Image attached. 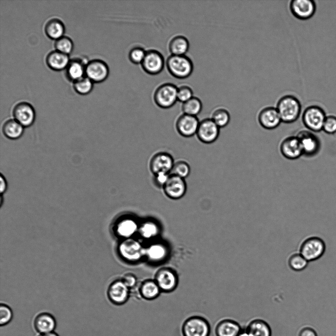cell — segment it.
Listing matches in <instances>:
<instances>
[{
	"instance_id": "25",
	"label": "cell",
	"mask_w": 336,
	"mask_h": 336,
	"mask_svg": "<svg viewBox=\"0 0 336 336\" xmlns=\"http://www.w3.org/2000/svg\"><path fill=\"white\" fill-rule=\"evenodd\" d=\"M251 336H271L270 326L265 321L255 319L251 321L245 327Z\"/></svg>"
},
{
	"instance_id": "18",
	"label": "cell",
	"mask_w": 336,
	"mask_h": 336,
	"mask_svg": "<svg viewBox=\"0 0 336 336\" xmlns=\"http://www.w3.org/2000/svg\"><path fill=\"white\" fill-rule=\"evenodd\" d=\"M258 120L262 127L268 130L276 128L282 122L277 109L274 107L262 109L258 114Z\"/></svg>"
},
{
	"instance_id": "44",
	"label": "cell",
	"mask_w": 336,
	"mask_h": 336,
	"mask_svg": "<svg viewBox=\"0 0 336 336\" xmlns=\"http://www.w3.org/2000/svg\"><path fill=\"white\" fill-rule=\"evenodd\" d=\"M122 280L128 288L134 286L137 281L136 277L130 274L125 275Z\"/></svg>"
},
{
	"instance_id": "14",
	"label": "cell",
	"mask_w": 336,
	"mask_h": 336,
	"mask_svg": "<svg viewBox=\"0 0 336 336\" xmlns=\"http://www.w3.org/2000/svg\"><path fill=\"white\" fill-rule=\"evenodd\" d=\"M166 195L172 199H179L186 193V183L184 179L170 174L163 187Z\"/></svg>"
},
{
	"instance_id": "10",
	"label": "cell",
	"mask_w": 336,
	"mask_h": 336,
	"mask_svg": "<svg viewBox=\"0 0 336 336\" xmlns=\"http://www.w3.org/2000/svg\"><path fill=\"white\" fill-rule=\"evenodd\" d=\"M109 74L107 63L99 59H94L87 63L85 74L93 82L100 83L105 80Z\"/></svg>"
},
{
	"instance_id": "5",
	"label": "cell",
	"mask_w": 336,
	"mask_h": 336,
	"mask_svg": "<svg viewBox=\"0 0 336 336\" xmlns=\"http://www.w3.org/2000/svg\"><path fill=\"white\" fill-rule=\"evenodd\" d=\"M183 336H209L211 327L205 318L192 316L187 318L182 328Z\"/></svg>"
},
{
	"instance_id": "3",
	"label": "cell",
	"mask_w": 336,
	"mask_h": 336,
	"mask_svg": "<svg viewBox=\"0 0 336 336\" xmlns=\"http://www.w3.org/2000/svg\"><path fill=\"white\" fill-rule=\"evenodd\" d=\"M326 251L324 240L317 236L306 238L302 243L300 253L308 261H314L320 258Z\"/></svg>"
},
{
	"instance_id": "13",
	"label": "cell",
	"mask_w": 336,
	"mask_h": 336,
	"mask_svg": "<svg viewBox=\"0 0 336 336\" xmlns=\"http://www.w3.org/2000/svg\"><path fill=\"white\" fill-rule=\"evenodd\" d=\"M15 120L23 127H29L35 120V113L32 106L27 102H20L13 109Z\"/></svg>"
},
{
	"instance_id": "1",
	"label": "cell",
	"mask_w": 336,
	"mask_h": 336,
	"mask_svg": "<svg viewBox=\"0 0 336 336\" xmlns=\"http://www.w3.org/2000/svg\"><path fill=\"white\" fill-rule=\"evenodd\" d=\"M276 108L282 122L290 123L295 122L299 117L302 106L299 100L292 95H285L278 101Z\"/></svg>"
},
{
	"instance_id": "12",
	"label": "cell",
	"mask_w": 336,
	"mask_h": 336,
	"mask_svg": "<svg viewBox=\"0 0 336 336\" xmlns=\"http://www.w3.org/2000/svg\"><path fill=\"white\" fill-rule=\"evenodd\" d=\"M289 8L293 15L298 19L307 20L314 14L316 6L312 0H293L289 4Z\"/></svg>"
},
{
	"instance_id": "6",
	"label": "cell",
	"mask_w": 336,
	"mask_h": 336,
	"mask_svg": "<svg viewBox=\"0 0 336 336\" xmlns=\"http://www.w3.org/2000/svg\"><path fill=\"white\" fill-rule=\"evenodd\" d=\"M177 91L178 87L173 84L167 83L160 85L153 94L155 104L163 109L172 107L178 100Z\"/></svg>"
},
{
	"instance_id": "31",
	"label": "cell",
	"mask_w": 336,
	"mask_h": 336,
	"mask_svg": "<svg viewBox=\"0 0 336 336\" xmlns=\"http://www.w3.org/2000/svg\"><path fill=\"white\" fill-rule=\"evenodd\" d=\"M202 106L201 100L197 97L193 96L183 103L182 109L183 114L196 116L201 112Z\"/></svg>"
},
{
	"instance_id": "35",
	"label": "cell",
	"mask_w": 336,
	"mask_h": 336,
	"mask_svg": "<svg viewBox=\"0 0 336 336\" xmlns=\"http://www.w3.org/2000/svg\"><path fill=\"white\" fill-rule=\"evenodd\" d=\"M93 87V82L87 76L74 81L73 88L78 93L85 95L90 92Z\"/></svg>"
},
{
	"instance_id": "37",
	"label": "cell",
	"mask_w": 336,
	"mask_h": 336,
	"mask_svg": "<svg viewBox=\"0 0 336 336\" xmlns=\"http://www.w3.org/2000/svg\"><path fill=\"white\" fill-rule=\"evenodd\" d=\"M190 172L189 164L185 161L179 160L174 162L170 174L185 179L189 176Z\"/></svg>"
},
{
	"instance_id": "20",
	"label": "cell",
	"mask_w": 336,
	"mask_h": 336,
	"mask_svg": "<svg viewBox=\"0 0 336 336\" xmlns=\"http://www.w3.org/2000/svg\"><path fill=\"white\" fill-rule=\"evenodd\" d=\"M176 274L170 269L163 268L159 270L155 275V282L159 288L165 291L173 290L177 284Z\"/></svg>"
},
{
	"instance_id": "21",
	"label": "cell",
	"mask_w": 336,
	"mask_h": 336,
	"mask_svg": "<svg viewBox=\"0 0 336 336\" xmlns=\"http://www.w3.org/2000/svg\"><path fill=\"white\" fill-rule=\"evenodd\" d=\"M139 225L133 218L127 217L121 218L115 225V232L116 234L125 239L131 238L137 231Z\"/></svg>"
},
{
	"instance_id": "17",
	"label": "cell",
	"mask_w": 336,
	"mask_h": 336,
	"mask_svg": "<svg viewBox=\"0 0 336 336\" xmlns=\"http://www.w3.org/2000/svg\"><path fill=\"white\" fill-rule=\"evenodd\" d=\"M280 151L287 159H296L303 155L300 142L296 136H291L283 139L280 145Z\"/></svg>"
},
{
	"instance_id": "47",
	"label": "cell",
	"mask_w": 336,
	"mask_h": 336,
	"mask_svg": "<svg viewBox=\"0 0 336 336\" xmlns=\"http://www.w3.org/2000/svg\"><path fill=\"white\" fill-rule=\"evenodd\" d=\"M238 336H251V335L245 328H242Z\"/></svg>"
},
{
	"instance_id": "32",
	"label": "cell",
	"mask_w": 336,
	"mask_h": 336,
	"mask_svg": "<svg viewBox=\"0 0 336 336\" xmlns=\"http://www.w3.org/2000/svg\"><path fill=\"white\" fill-rule=\"evenodd\" d=\"M211 119L219 128H222L229 123L230 115L227 109L220 107L214 110Z\"/></svg>"
},
{
	"instance_id": "36",
	"label": "cell",
	"mask_w": 336,
	"mask_h": 336,
	"mask_svg": "<svg viewBox=\"0 0 336 336\" xmlns=\"http://www.w3.org/2000/svg\"><path fill=\"white\" fill-rule=\"evenodd\" d=\"M308 262L300 254L296 253L291 255L288 260L290 268L296 272L302 271L307 266Z\"/></svg>"
},
{
	"instance_id": "19",
	"label": "cell",
	"mask_w": 336,
	"mask_h": 336,
	"mask_svg": "<svg viewBox=\"0 0 336 336\" xmlns=\"http://www.w3.org/2000/svg\"><path fill=\"white\" fill-rule=\"evenodd\" d=\"M107 295L110 301L115 305H122L127 300L128 288L122 280H116L109 286Z\"/></svg>"
},
{
	"instance_id": "34",
	"label": "cell",
	"mask_w": 336,
	"mask_h": 336,
	"mask_svg": "<svg viewBox=\"0 0 336 336\" xmlns=\"http://www.w3.org/2000/svg\"><path fill=\"white\" fill-rule=\"evenodd\" d=\"M138 232L142 237L149 239L157 235L159 232V227L154 222L147 221L139 226Z\"/></svg>"
},
{
	"instance_id": "4",
	"label": "cell",
	"mask_w": 336,
	"mask_h": 336,
	"mask_svg": "<svg viewBox=\"0 0 336 336\" xmlns=\"http://www.w3.org/2000/svg\"><path fill=\"white\" fill-rule=\"evenodd\" d=\"M326 117L324 110L321 107L311 105L305 109L302 119L307 130L318 132L322 130Z\"/></svg>"
},
{
	"instance_id": "42",
	"label": "cell",
	"mask_w": 336,
	"mask_h": 336,
	"mask_svg": "<svg viewBox=\"0 0 336 336\" xmlns=\"http://www.w3.org/2000/svg\"><path fill=\"white\" fill-rule=\"evenodd\" d=\"M322 130L328 134L336 133V117L333 115L327 116L324 122Z\"/></svg>"
},
{
	"instance_id": "28",
	"label": "cell",
	"mask_w": 336,
	"mask_h": 336,
	"mask_svg": "<svg viewBox=\"0 0 336 336\" xmlns=\"http://www.w3.org/2000/svg\"><path fill=\"white\" fill-rule=\"evenodd\" d=\"M44 31L48 37L56 40L63 36L65 27L61 20L55 18L47 21Z\"/></svg>"
},
{
	"instance_id": "23",
	"label": "cell",
	"mask_w": 336,
	"mask_h": 336,
	"mask_svg": "<svg viewBox=\"0 0 336 336\" xmlns=\"http://www.w3.org/2000/svg\"><path fill=\"white\" fill-rule=\"evenodd\" d=\"M242 328L236 321L225 319L220 321L215 328L216 336H238Z\"/></svg>"
},
{
	"instance_id": "15",
	"label": "cell",
	"mask_w": 336,
	"mask_h": 336,
	"mask_svg": "<svg viewBox=\"0 0 336 336\" xmlns=\"http://www.w3.org/2000/svg\"><path fill=\"white\" fill-rule=\"evenodd\" d=\"M174 161L172 155L166 152H159L151 158L150 168L153 174L164 172L170 174Z\"/></svg>"
},
{
	"instance_id": "45",
	"label": "cell",
	"mask_w": 336,
	"mask_h": 336,
	"mask_svg": "<svg viewBox=\"0 0 336 336\" xmlns=\"http://www.w3.org/2000/svg\"><path fill=\"white\" fill-rule=\"evenodd\" d=\"M298 336H318V335L313 328L307 326L301 329Z\"/></svg>"
},
{
	"instance_id": "33",
	"label": "cell",
	"mask_w": 336,
	"mask_h": 336,
	"mask_svg": "<svg viewBox=\"0 0 336 336\" xmlns=\"http://www.w3.org/2000/svg\"><path fill=\"white\" fill-rule=\"evenodd\" d=\"M160 289L155 281L147 280L142 284L141 287V293L144 298L152 300L158 296Z\"/></svg>"
},
{
	"instance_id": "43",
	"label": "cell",
	"mask_w": 336,
	"mask_h": 336,
	"mask_svg": "<svg viewBox=\"0 0 336 336\" xmlns=\"http://www.w3.org/2000/svg\"><path fill=\"white\" fill-rule=\"evenodd\" d=\"M170 174L160 172L153 174V182L154 184L158 188H162L167 181Z\"/></svg>"
},
{
	"instance_id": "9",
	"label": "cell",
	"mask_w": 336,
	"mask_h": 336,
	"mask_svg": "<svg viewBox=\"0 0 336 336\" xmlns=\"http://www.w3.org/2000/svg\"><path fill=\"white\" fill-rule=\"evenodd\" d=\"M141 64L143 70L150 75H157L163 69L165 61L163 55L158 51L151 49L147 51Z\"/></svg>"
},
{
	"instance_id": "41",
	"label": "cell",
	"mask_w": 336,
	"mask_h": 336,
	"mask_svg": "<svg viewBox=\"0 0 336 336\" xmlns=\"http://www.w3.org/2000/svg\"><path fill=\"white\" fill-rule=\"evenodd\" d=\"M193 97L192 89L187 85H182L178 87L177 99L183 103Z\"/></svg>"
},
{
	"instance_id": "40",
	"label": "cell",
	"mask_w": 336,
	"mask_h": 336,
	"mask_svg": "<svg viewBox=\"0 0 336 336\" xmlns=\"http://www.w3.org/2000/svg\"><path fill=\"white\" fill-rule=\"evenodd\" d=\"M13 318V312L11 308L4 304L0 305V325L4 326L8 324Z\"/></svg>"
},
{
	"instance_id": "30",
	"label": "cell",
	"mask_w": 336,
	"mask_h": 336,
	"mask_svg": "<svg viewBox=\"0 0 336 336\" xmlns=\"http://www.w3.org/2000/svg\"><path fill=\"white\" fill-rule=\"evenodd\" d=\"M2 131L4 136L8 139L15 140L19 138L24 131L23 126L15 120L10 119L3 124Z\"/></svg>"
},
{
	"instance_id": "38",
	"label": "cell",
	"mask_w": 336,
	"mask_h": 336,
	"mask_svg": "<svg viewBox=\"0 0 336 336\" xmlns=\"http://www.w3.org/2000/svg\"><path fill=\"white\" fill-rule=\"evenodd\" d=\"M54 46L56 50L68 55L73 50V43L69 37L63 36L55 40Z\"/></svg>"
},
{
	"instance_id": "27",
	"label": "cell",
	"mask_w": 336,
	"mask_h": 336,
	"mask_svg": "<svg viewBox=\"0 0 336 336\" xmlns=\"http://www.w3.org/2000/svg\"><path fill=\"white\" fill-rule=\"evenodd\" d=\"M86 65L80 59L70 60L66 68V75L70 80L74 81L82 78L85 74Z\"/></svg>"
},
{
	"instance_id": "7",
	"label": "cell",
	"mask_w": 336,
	"mask_h": 336,
	"mask_svg": "<svg viewBox=\"0 0 336 336\" xmlns=\"http://www.w3.org/2000/svg\"><path fill=\"white\" fill-rule=\"evenodd\" d=\"M118 251L122 258L129 262L137 261L145 255V248L141 244L131 238L121 242Z\"/></svg>"
},
{
	"instance_id": "2",
	"label": "cell",
	"mask_w": 336,
	"mask_h": 336,
	"mask_svg": "<svg viewBox=\"0 0 336 336\" xmlns=\"http://www.w3.org/2000/svg\"><path fill=\"white\" fill-rule=\"evenodd\" d=\"M166 66L173 76L180 79L188 77L193 70L192 61L185 55H171L166 60Z\"/></svg>"
},
{
	"instance_id": "8",
	"label": "cell",
	"mask_w": 336,
	"mask_h": 336,
	"mask_svg": "<svg viewBox=\"0 0 336 336\" xmlns=\"http://www.w3.org/2000/svg\"><path fill=\"white\" fill-rule=\"evenodd\" d=\"M296 136L298 138L303 151L306 157L316 155L320 150L321 144L318 137L309 130L300 131Z\"/></svg>"
},
{
	"instance_id": "29",
	"label": "cell",
	"mask_w": 336,
	"mask_h": 336,
	"mask_svg": "<svg viewBox=\"0 0 336 336\" xmlns=\"http://www.w3.org/2000/svg\"><path fill=\"white\" fill-rule=\"evenodd\" d=\"M168 47L171 55H185L189 49V43L185 36L177 35L171 39Z\"/></svg>"
},
{
	"instance_id": "46",
	"label": "cell",
	"mask_w": 336,
	"mask_h": 336,
	"mask_svg": "<svg viewBox=\"0 0 336 336\" xmlns=\"http://www.w3.org/2000/svg\"><path fill=\"white\" fill-rule=\"evenodd\" d=\"M7 182L2 174L0 175V192L1 193H4L7 189Z\"/></svg>"
},
{
	"instance_id": "26",
	"label": "cell",
	"mask_w": 336,
	"mask_h": 336,
	"mask_svg": "<svg viewBox=\"0 0 336 336\" xmlns=\"http://www.w3.org/2000/svg\"><path fill=\"white\" fill-rule=\"evenodd\" d=\"M168 254L167 247L160 243H154L145 248V255L153 262H159L165 259Z\"/></svg>"
},
{
	"instance_id": "48",
	"label": "cell",
	"mask_w": 336,
	"mask_h": 336,
	"mask_svg": "<svg viewBox=\"0 0 336 336\" xmlns=\"http://www.w3.org/2000/svg\"><path fill=\"white\" fill-rule=\"evenodd\" d=\"M38 336H59L57 333L55 332H51L46 334H42Z\"/></svg>"
},
{
	"instance_id": "22",
	"label": "cell",
	"mask_w": 336,
	"mask_h": 336,
	"mask_svg": "<svg viewBox=\"0 0 336 336\" xmlns=\"http://www.w3.org/2000/svg\"><path fill=\"white\" fill-rule=\"evenodd\" d=\"M33 325L35 330L42 334L53 332L56 327L55 317L48 312L38 314L35 318Z\"/></svg>"
},
{
	"instance_id": "39",
	"label": "cell",
	"mask_w": 336,
	"mask_h": 336,
	"mask_svg": "<svg viewBox=\"0 0 336 336\" xmlns=\"http://www.w3.org/2000/svg\"><path fill=\"white\" fill-rule=\"evenodd\" d=\"M147 51L143 47L136 46L130 49L128 53L129 61L134 64H141L146 55Z\"/></svg>"
},
{
	"instance_id": "24",
	"label": "cell",
	"mask_w": 336,
	"mask_h": 336,
	"mask_svg": "<svg viewBox=\"0 0 336 336\" xmlns=\"http://www.w3.org/2000/svg\"><path fill=\"white\" fill-rule=\"evenodd\" d=\"M69 61L68 55L56 50L49 52L46 58V62L48 67L56 71L66 68Z\"/></svg>"
},
{
	"instance_id": "11",
	"label": "cell",
	"mask_w": 336,
	"mask_h": 336,
	"mask_svg": "<svg viewBox=\"0 0 336 336\" xmlns=\"http://www.w3.org/2000/svg\"><path fill=\"white\" fill-rule=\"evenodd\" d=\"M219 129L220 128L211 118H207L200 122L196 134L201 142L211 144L218 138Z\"/></svg>"
},
{
	"instance_id": "16",
	"label": "cell",
	"mask_w": 336,
	"mask_h": 336,
	"mask_svg": "<svg viewBox=\"0 0 336 336\" xmlns=\"http://www.w3.org/2000/svg\"><path fill=\"white\" fill-rule=\"evenodd\" d=\"M199 123L196 116L183 114L177 119L176 127L181 135L189 137L196 134Z\"/></svg>"
}]
</instances>
